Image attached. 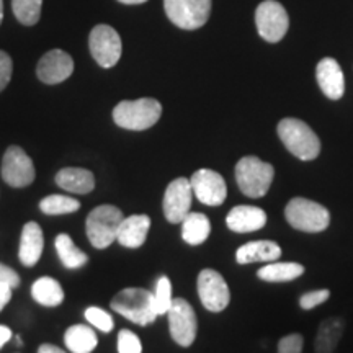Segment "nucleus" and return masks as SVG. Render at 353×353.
<instances>
[{
    "label": "nucleus",
    "mask_w": 353,
    "mask_h": 353,
    "mask_svg": "<svg viewBox=\"0 0 353 353\" xmlns=\"http://www.w3.org/2000/svg\"><path fill=\"white\" fill-rule=\"evenodd\" d=\"M162 114V105L156 99L123 100L113 108V120L123 130L144 131L152 128Z\"/></svg>",
    "instance_id": "3"
},
{
    "label": "nucleus",
    "mask_w": 353,
    "mask_h": 353,
    "mask_svg": "<svg viewBox=\"0 0 353 353\" xmlns=\"http://www.w3.org/2000/svg\"><path fill=\"white\" fill-rule=\"evenodd\" d=\"M114 312L138 325H149L157 319L154 293L144 288H125L110 303Z\"/></svg>",
    "instance_id": "1"
},
{
    "label": "nucleus",
    "mask_w": 353,
    "mask_h": 353,
    "mask_svg": "<svg viewBox=\"0 0 353 353\" xmlns=\"http://www.w3.org/2000/svg\"><path fill=\"white\" fill-rule=\"evenodd\" d=\"M12 339V330L7 325H0V350Z\"/></svg>",
    "instance_id": "38"
},
{
    "label": "nucleus",
    "mask_w": 353,
    "mask_h": 353,
    "mask_svg": "<svg viewBox=\"0 0 353 353\" xmlns=\"http://www.w3.org/2000/svg\"><path fill=\"white\" fill-rule=\"evenodd\" d=\"M118 2L125 3V6H139V3H145L148 0H118Z\"/></svg>",
    "instance_id": "40"
},
{
    "label": "nucleus",
    "mask_w": 353,
    "mask_h": 353,
    "mask_svg": "<svg viewBox=\"0 0 353 353\" xmlns=\"http://www.w3.org/2000/svg\"><path fill=\"white\" fill-rule=\"evenodd\" d=\"M118 353H143V343L131 330L123 329L118 334Z\"/></svg>",
    "instance_id": "32"
},
{
    "label": "nucleus",
    "mask_w": 353,
    "mask_h": 353,
    "mask_svg": "<svg viewBox=\"0 0 353 353\" xmlns=\"http://www.w3.org/2000/svg\"><path fill=\"white\" fill-rule=\"evenodd\" d=\"M13 72L12 57L6 51H0V92L8 85Z\"/></svg>",
    "instance_id": "35"
},
{
    "label": "nucleus",
    "mask_w": 353,
    "mask_h": 353,
    "mask_svg": "<svg viewBox=\"0 0 353 353\" xmlns=\"http://www.w3.org/2000/svg\"><path fill=\"white\" fill-rule=\"evenodd\" d=\"M56 185L65 192L77 193V195H87L95 188L94 174L87 169L79 167H65L56 174Z\"/></svg>",
    "instance_id": "20"
},
{
    "label": "nucleus",
    "mask_w": 353,
    "mask_h": 353,
    "mask_svg": "<svg viewBox=\"0 0 353 353\" xmlns=\"http://www.w3.org/2000/svg\"><path fill=\"white\" fill-rule=\"evenodd\" d=\"M167 317H169L170 335L175 343L185 348L192 345L198 332V321L192 304L183 298H175L167 311Z\"/></svg>",
    "instance_id": "10"
},
{
    "label": "nucleus",
    "mask_w": 353,
    "mask_h": 353,
    "mask_svg": "<svg viewBox=\"0 0 353 353\" xmlns=\"http://www.w3.org/2000/svg\"><path fill=\"white\" fill-rule=\"evenodd\" d=\"M123 219L125 216L121 210L113 205H101L92 210L85 223V232L90 244L95 249H107L117 241Z\"/></svg>",
    "instance_id": "5"
},
{
    "label": "nucleus",
    "mask_w": 353,
    "mask_h": 353,
    "mask_svg": "<svg viewBox=\"0 0 353 353\" xmlns=\"http://www.w3.org/2000/svg\"><path fill=\"white\" fill-rule=\"evenodd\" d=\"M0 283L10 286V288H19L20 286V275L13 268L7 265L0 263Z\"/></svg>",
    "instance_id": "36"
},
{
    "label": "nucleus",
    "mask_w": 353,
    "mask_h": 353,
    "mask_svg": "<svg viewBox=\"0 0 353 353\" xmlns=\"http://www.w3.org/2000/svg\"><path fill=\"white\" fill-rule=\"evenodd\" d=\"M54 247L65 268L76 270V268H82L83 265H87L88 255L74 244L69 234H59L54 241Z\"/></svg>",
    "instance_id": "27"
},
{
    "label": "nucleus",
    "mask_w": 353,
    "mask_h": 353,
    "mask_svg": "<svg viewBox=\"0 0 353 353\" xmlns=\"http://www.w3.org/2000/svg\"><path fill=\"white\" fill-rule=\"evenodd\" d=\"M44 237L38 223L30 221L21 229V239L19 249V259L25 267H34L43 255Z\"/></svg>",
    "instance_id": "18"
},
{
    "label": "nucleus",
    "mask_w": 353,
    "mask_h": 353,
    "mask_svg": "<svg viewBox=\"0 0 353 353\" xmlns=\"http://www.w3.org/2000/svg\"><path fill=\"white\" fill-rule=\"evenodd\" d=\"M88 46H90V52L97 64L103 69L117 65L121 57V38L117 30L110 25H97L88 37Z\"/></svg>",
    "instance_id": "8"
},
{
    "label": "nucleus",
    "mask_w": 353,
    "mask_h": 353,
    "mask_svg": "<svg viewBox=\"0 0 353 353\" xmlns=\"http://www.w3.org/2000/svg\"><path fill=\"white\" fill-rule=\"evenodd\" d=\"M169 20L182 30H198L211 13V0H164Z\"/></svg>",
    "instance_id": "7"
},
{
    "label": "nucleus",
    "mask_w": 353,
    "mask_h": 353,
    "mask_svg": "<svg viewBox=\"0 0 353 353\" xmlns=\"http://www.w3.org/2000/svg\"><path fill=\"white\" fill-rule=\"evenodd\" d=\"M15 342H17V347H21V345H23V341H21L20 335H17V337H15Z\"/></svg>",
    "instance_id": "42"
},
{
    "label": "nucleus",
    "mask_w": 353,
    "mask_h": 353,
    "mask_svg": "<svg viewBox=\"0 0 353 353\" xmlns=\"http://www.w3.org/2000/svg\"><path fill=\"white\" fill-rule=\"evenodd\" d=\"M34 165L32 157L19 145H10L2 159V179L13 188H23L33 183Z\"/></svg>",
    "instance_id": "11"
},
{
    "label": "nucleus",
    "mask_w": 353,
    "mask_h": 353,
    "mask_svg": "<svg viewBox=\"0 0 353 353\" xmlns=\"http://www.w3.org/2000/svg\"><path fill=\"white\" fill-rule=\"evenodd\" d=\"M211 223L203 213H190L182 221V239L190 245H200L210 237Z\"/></svg>",
    "instance_id": "26"
},
{
    "label": "nucleus",
    "mask_w": 353,
    "mask_h": 353,
    "mask_svg": "<svg viewBox=\"0 0 353 353\" xmlns=\"http://www.w3.org/2000/svg\"><path fill=\"white\" fill-rule=\"evenodd\" d=\"M43 0H12V8L17 20L25 26L37 25L41 19Z\"/></svg>",
    "instance_id": "29"
},
{
    "label": "nucleus",
    "mask_w": 353,
    "mask_h": 353,
    "mask_svg": "<svg viewBox=\"0 0 353 353\" xmlns=\"http://www.w3.org/2000/svg\"><path fill=\"white\" fill-rule=\"evenodd\" d=\"M281 257V249L273 241H255L237 249V263L247 265L255 262H275Z\"/></svg>",
    "instance_id": "21"
},
{
    "label": "nucleus",
    "mask_w": 353,
    "mask_h": 353,
    "mask_svg": "<svg viewBox=\"0 0 353 353\" xmlns=\"http://www.w3.org/2000/svg\"><path fill=\"white\" fill-rule=\"evenodd\" d=\"M64 343L72 353H92L99 345V339L88 325L76 324L65 330Z\"/></svg>",
    "instance_id": "25"
},
{
    "label": "nucleus",
    "mask_w": 353,
    "mask_h": 353,
    "mask_svg": "<svg viewBox=\"0 0 353 353\" xmlns=\"http://www.w3.org/2000/svg\"><path fill=\"white\" fill-rule=\"evenodd\" d=\"M193 195L196 200L208 206L223 205L228 196V187L221 174L210 169H200L190 179Z\"/></svg>",
    "instance_id": "14"
},
{
    "label": "nucleus",
    "mask_w": 353,
    "mask_h": 353,
    "mask_svg": "<svg viewBox=\"0 0 353 353\" xmlns=\"http://www.w3.org/2000/svg\"><path fill=\"white\" fill-rule=\"evenodd\" d=\"M255 25H257L259 34L265 41L278 43L288 32V13L276 0H265L255 10Z\"/></svg>",
    "instance_id": "9"
},
{
    "label": "nucleus",
    "mask_w": 353,
    "mask_h": 353,
    "mask_svg": "<svg viewBox=\"0 0 353 353\" xmlns=\"http://www.w3.org/2000/svg\"><path fill=\"white\" fill-rule=\"evenodd\" d=\"M38 353H65V352L61 347L52 345V343H43V345L38 348Z\"/></svg>",
    "instance_id": "39"
},
{
    "label": "nucleus",
    "mask_w": 353,
    "mask_h": 353,
    "mask_svg": "<svg viewBox=\"0 0 353 353\" xmlns=\"http://www.w3.org/2000/svg\"><path fill=\"white\" fill-rule=\"evenodd\" d=\"M304 273V267L296 262H268V265L260 268L257 276L268 283H286L293 281Z\"/></svg>",
    "instance_id": "23"
},
{
    "label": "nucleus",
    "mask_w": 353,
    "mask_h": 353,
    "mask_svg": "<svg viewBox=\"0 0 353 353\" xmlns=\"http://www.w3.org/2000/svg\"><path fill=\"white\" fill-rule=\"evenodd\" d=\"M74 61L65 51L51 50L44 54L37 65V76L43 83L56 85L72 76Z\"/></svg>",
    "instance_id": "15"
},
{
    "label": "nucleus",
    "mask_w": 353,
    "mask_h": 353,
    "mask_svg": "<svg viewBox=\"0 0 353 353\" xmlns=\"http://www.w3.org/2000/svg\"><path fill=\"white\" fill-rule=\"evenodd\" d=\"M198 296L203 306L211 312H221L231 301V291L223 275L211 268H205L198 275Z\"/></svg>",
    "instance_id": "12"
},
{
    "label": "nucleus",
    "mask_w": 353,
    "mask_h": 353,
    "mask_svg": "<svg viewBox=\"0 0 353 353\" xmlns=\"http://www.w3.org/2000/svg\"><path fill=\"white\" fill-rule=\"evenodd\" d=\"M275 169L255 156L242 157L236 165V182L249 198H262L272 187Z\"/></svg>",
    "instance_id": "4"
},
{
    "label": "nucleus",
    "mask_w": 353,
    "mask_h": 353,
    "mask_svg": "<svg viewBox=\"0 0 353 353\" xmlns=\"http://www.w3.org/2000/svg\"><path fill=\"white\" fill-rule=\"evenodd\" d=\"M285 218L290 226L303 232H322L330 224V213L325 206L301 196L293 198L286 205Z\"/></svg>",
    "instance_id": "6"
},
{
    "label": "nucleus",
    "mask_w": 353,
    "mask_h": 353,
    "mask_svg": "<svg viewBox=\"0 0 353 353\" xmlns=\"http://www.w3.org/2000/svg\"><path fill=\"white\" fill-rule=\"evenodd\" d=\"M226 224L234 232H254L267 224V213L262 208H257V206L241 205L229 211L226 216Z\"/></svg>",
    "instance_id": "17"
},
{
    "label": "nucleus",
    "mask_w": 353,
    "mask_h": 353,
    "mask_svg": "<svg viewBox=\"0 0 353 353\" xmlns=\"http://www.w3.org/2000/svg\"><path fill=\"white\" fill-rule=\"evenodd\" d=\"M85 319L90 322L94 327L101 330V332L108 334L113 330V325H114L113 317L110 316L107 311H103V309L95 307V306L87 307L85 309Z\"/></svg>",
    "instance_id": "31"
},
{
    "label": "nucleus",
    "mask_w": 353,
    "mask_h": 353,
    "mask_svg": "<svg viewBox=\"0 0 353 353\" xmlns=\"http://www.w3.org/2000/svg\"><path fill=\"white\" fill-rule=\"evenodd\" d=\"M10 299H12V288L10 286L0 283V312H2V309L6 307L8 303H10Z\"/></svg>",
    "instance_id": "37"
},
{
    "label": "nucleus",
    "mask_w": 353,
    "mask_h": 353,
    "mask_svg": "<svg viewBox=\"0 0 353 353\" xmlns=\"http://www.w3.org/2000/svg\"><path fill=\"white\" fill-rule=\"evenodd\" d=\"M304 339L301 334H290L278 342V353H303Z\"/></svg>",
    "instance_id": "34"
},
{
    "label": "nucleus",
    "mask_w": 353,
    "mask_h": 353,
    "mask_svg": "<svg viewBox=\"0 0 353 353\" xmlns=\"http://www.w3.org/2000/svg\"><path fill=\"white\" fill-rule=\"evenodd\" d=\"M39 210L44 214L56 216V214H70L81 210V203L76 198H70L65 195H50L43 198L39 203Z\"/></svg>",
    "instance_id": "28"
},
{
    "label": "nucleus",
    "mask_w": 353,
    "mask_h": 353,
    "mask_svg": "<svg viewBox=\"0 0 353 353\" xmlns=\"http://www.w3.org/2000/svg\"><path fill=\"white\" fill-rule=\"evenodd\" d=\"M3 20V0H0V23Z\"/></svg>",
    "instance_id": "41"
},
{
    "label": "nucleus",
    "mask_w": 353,
    "mask_h": 353,
    "mask_svg": "<svg viewBox=\"0 0 353 353\" xmlns=\"http://www.w3.org/2000/svg\"><path fill=\"white\" fill-rule=\"evenodd\" d=\"M32 296L41 306L56 307L63 304L65 294L59 281L51 276H41L32 286Z\"/></svg>",
    "instance_id": "24"
},
{
    "label": "nucleus",
    "mask_w": 353,
    "mask_h": 353,
    "mask_svg": "<svg viewBox=\"0 0 353 353\" xmlns=\"http://www.w3.org/2000/svg\"><path fill=\"white\" fill-rule=\"evenodd\" d=\"M149 228H151V218L145 214H132L130 218L123 219L120 229H118L117 241L128 249H139L145 242Z\"/></svg>",
    "instance_id": "19"
},
{
    "label": "nucleus",
    "mask_w": 353,
    "mask_h": 353,
    "mask_svg": "<svg viewBox=\"0 0 353 353\" xmlns=\"http://www.w3.org/2000/svg\"><path fill=\"white\" fill-rule=\"evenodd\" d=\"M330 298V291L329 290H314V291H307L304 293L301 298H299V306L301 309H314L317 306H321L322 303H325Z\"/></svg>",
    "instance_id": "33"
},
{
    "label": "nucleus",
    "mask_w": 353,
    "mask_h": 353,
    "mask_svg": "<svg viewBox=\"0 0 353 353\" xmlns=\"http://www.w3.org/2000/svg\"><path fill=\"white\" fill-rule=\"evenodd\" d=\"M192 201L193 190L190 180L183 176L175 179L174 182L167 185L164 201H162L165 219L172 224H182V221L192 210Z\"/></svg>",
    "instance_id": "13"
},
{
    "label": "nucleus",
    "mask_w": 353,
    "mask_h": 353,
    "mask_svg": "<svg viewBox=\"0 0 353 353\" xmlns=\"http://www.w3.org/2000/svg\"><path fill=\"white\" fill-rule=\"evenodd\" d=\"M317 83H319L322 94L330 100H341L345 92V81L341 64L334 57H324L319 61L316 69Z\"/></svg>",
    "instance_id": "16"
},
{
    "label": "nucleus",
    "mask_w": 353,
    "mask_h": 353,
    "mask_svg": "<svg viewBox=\"0 0 353 353\" xmlns=\"http://www.w3.org/2000/svg\"><path fill=\"white\" fill-rule=\"evenodd\" d=\"M278 136L285 148L301 161H314L321 154V141L306 123L296 118H285L278 123Z\"/></svg>",
    "instance_id": "2"
},
{
    "label": "nucleus",
    "mask_w": 353,
    "mask_h": 353,
    "mask_svg": "<svg viewBox=\"0 0 353 353\" xmlns=\"http://www.w3.org/2000/svg\"><path fill=\"white\" fill-rule=\"evenodd\" d=\"M154 301H156L157 316L167 314L172 306V281L167 276H161L156 283V291H154Z\"/></svg>",
    "instance_id": "30"
},
{
    "label": "nucleus",
    "mask_w": 353,
    "mask_h": 353,
    "mask_svg": "<svg viewBox=\"0 0 353 353\" xmlns=\"http://www.w3.org/2000/svg\"><path fill=\"white\" fill-rule=\"evenodd\" d=\"M343 330H345V321L339 316L327 317L321 322L316 335V353H334L341 342Z\"/></svg>",
    "instance_id": "22"
}]
</instances>
